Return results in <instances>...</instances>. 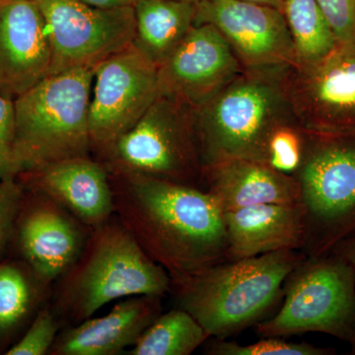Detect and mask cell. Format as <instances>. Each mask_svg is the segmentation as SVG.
Returning <instances> with one entry per match:
<instances>
[{
  "instance_id": "obj_1",
  "label": "cell",
  "mask_w": 355,
  "mask_h": 355,
  "mask_svg": "<svg viewBox=\"0 0 355 355\" xmlns=\"http://www.w3.org/2000/svg\"><path fill=\"white\" fill-rule=\"evenodd\" d=\"M109 177L114 216L172 280L228 261L224 212L207 191L130 173Z\"/></svg>"
},
{
  "instance_id": "obj_2",
  "label": "cell",
  "mask_w": 355,
  "mask_h": 355,
  "mask_svg": "<svg viewBox=\"0 0 355 355\" xmlns=\"http://www.w3.org/2000/svg\"><path fill=\"white\" fill-rule=\"evenodd\" d=\"M292 64L243 69L195 108L203 169L228 159L266 163L273 130L297 123L289 94Z\"/></svg>"
},
{
  "instance_id": "obj_3",
  "label": "cell",
  "mask_w": 355,
  "mask_h": 355,
  "mask_svg": "<svg viewBox=\"0 0 355 355\" xmlns=\"http://www.w3.org/2000/svg\"><path fill=\"white\" fill-rule=\"evenodd\" d=\"M172 279L114 216L93 229L80 256L53 284L51 310L62 328L94 316L112 301L137 295L164 297Z\"/></svg>"
},
{
  "instance_id": "obj_4",
  "label": "cell",
  "mask_w": 355,
  "mask_h": 355,
  "mask_svg": "<svg viewBox=\"0 0 355 355\" xmlns=\"http://www.w3.org/2000/svg\"><path fill=\"white\" fill-rule=\"evenodd\" d=\"M297 250L225 261L172 280L178 308L190 313L210 338H227L263 321L284 296L289 273L305 258Z\"/></svg>"
},
{
  "instance_id": "obj_5",
  "label": "cell",
  "mask_w": 355,
  "mask_h": 355,
  "mask_svg": "<svg viewBox=\"0 0 355 355\" xmlns=\"http://www.w3.org/2000/svg\"><path fill=\"white\" fill-rule=\"evenodd\" d=\"M94 71L51 74L14 99L15 177L91 151L89 107Z\"/></svg>"
},
{
  "instance_id": "obj_6",
  "label": "cell",
  "mask_w": 355,
  "mask_h": 355,
  "mask_svg": "<svg viewBox=\"0 0 355 355\" xmlns=\"http://www.w3.org/2000/svg\"><path fill=\"white\" fill-rule=\"evenodd\" d=\"M284 296L275 316L257 324L259 335L326 334L349 343L355 354V272L342 257H305L287 277Z\"/></svg>"
},
{
  "instance_id": "obj_7",
  "label": "cell",
  "mask_w": 355,
  "mask_h": 355,
  "mask_svg": "<svg viewBox=\"0 0 355 355\" xmlns=\"http://www.w3.org/2000/svg\"><path fill=\"white\" fill-rule=\"evenodd\" d=\"M304 211L306 257L330 253L355 231V135L307 132L304 158L293 175Z\"/></svg>"
},
{
  "instance_id": "obj_8",
  "label": "cell",
  "mask_w": 355,
  "mask_h": 355,
  "mask_svg": "<svg viewBox=\"0 0 355 355\" xmlns=\"http://www.w3.org/2000/svg\"><path fill=\"white\" fill-rule=\"evenodd\" d=\"M103 164L109 173H130L202 188L203 165L195 108L159 96L121 135Z\"/></svg>"
},
{
  "instance_id": "obj_9",
  "label": "cell",
  "mask_w": 355,
  "mask_h": 355,
  "mask_svg": "<svg viewBox=\"0 0 355 355\" xmlns=\"http://www.w3.org/2000/svg\"><path fill=\"white\" fill-rule=\"evenodd\" d=\"M50 40V74L91 69L125 50L135 37L133 7L100 8L83 0H35Z\"/></svg>"
},
{
  "instance_id": "obj_10",
  "label": "cell",
  "mask_w": 355,
  "mask_h": 355,
  "mask_svg": "<svg viewBox=\"0 0 355 355\" xmlns=\"http://www.w3.org/2000/svg\"><path fill=\"white\" fill-rule=\"evenodd\" d=\"M89 107L91 150L102 158L159 97L158 67L135 44L96 65Z\"/></svg>"
},
{
  "instance_id": "obj_11",
  "label": "cell",
  "mask_w": 355,
  "mask_h": 355,
  "mask_svg": "<svg viewBox=\"0 0 355 355\" xmlns=\"http://www.w3.org/2000/svg\"><path fill=\"white\" fill-rule=\"evenodd\" d=\"M289 94L306 132L355 135V42L338 43L316 62L293 65Z\"/></svg>"
},
{
  "instance_id": "obj_12",
  "label": "cell",
  "mask_w": 355,
  "mask_h": 355,
  "mask_svg": "<svg viewBox=\"0 0 355 355\" xmlns=\"http://www.w3.org/2000/svg\"><path fill=\"white\" fill-rule=\"evenodd\" d=\"M92 230L51 198L25 191L8 254L53 286L80 256Z\"/></svg>"
},
{
  "instance_id": "obj_13",
  "label": "cell",
  "mask_w": 355,
  "mask_h": 355,
  "mask_svg": "<svg viewBox=\"0 0 355 355\" xmlns=\"http://www.w3.org/2000/svg\"><path fill=\"white\" fill-rule=\"evenodd\" d=\"M210 24L226 40L244 69L297 64L284 13L243 0H200L195 25Z\"/></svg>"
},
{
  "instance_id": "obj_14",
  "label": "cell",
  "mask_w": 355,
  "mask_h": 355,
  "mask_svg": "<svg viewBox=\"0 0 355 355\" xmlns=\"http://www.w3.org/2000/svg\"><path fill=\"white\" fill-rule=\"evenodd\" d=\"M244 67L226 40L210 24L193 25L158 67L159 96L198 107Z\"/></svg>"
},
{
  "instance_id": "obj_15",
  "label": "cell",
  "mask_w": 355,
  "mask_h": 355,
  "mask_svg": "<svg viewBox=\"0 0 355 355\" xmlns=\"http://www.w3.org/2000/svg\"><path fill=\"white\" fill-rule=\"evenodd\" d=\"M46 21L35 0H0V93L15 99L50 74Z\"/></svg>"
},
{
  "instance_id": "obj_16",
  "label": "cell",
  "mask_w": 355,
  "mask_h": 355,
  "mask_svg": "<svg viewBox=\"0 0 355 355\" xmlns=\"http://www.w3.org/2000/svg\"><path fill=\"white\" fill-rule=\"evenodd\" d=\"M15 178L25 191L51 198L91 229L114 216L109 171L90 156L65 159Z\"/></svg>"
},
{
  "instance_id": "obj_17",
  "label": "cell",
  "mask_w": 355,
  "mask_h": 355,
  "mask_svg": "<svg viewBox=\"0 0 355 355\" xmlns=\"http://www.w3.org/2000/svg\"><path fill=\"white\" fill-rule=\"evenodd\" d=\"M158 296L137 295L108 314L60 330L49 355H116L132 347L162 313Z\"/></svg>"
},
{
  "instance_id": "obj_18",
  "label": "cell",
  "mask_w": 355,
  "mask_h": 355,
  "mask_svg": "<svg viewBox=\"0 0 355 355\" xmlns=\"http://www.w3.org/2000/svg\"><path fill=\"white\" fill-rule=\"evenodd\" d=\"M228 261L279 251H301L305 240L300 202L265 203L224 212Z\"/></svg>"
},
{
  "instance_id": "obj_19",
  "label": "cell",
  "mask_w": 355,
  "mask_h": 355,
  "mask_svg": "<svg viewBox=\"0 0 355 355\" xmlns=\"http://www.w3.org/2000/svg\"><path fill=\"white\" fill-rule=\"evenodd\" d=\"M200 189L223 212L265 203L300 202L295 177L247 159H228L205 168Z\"/></svg>"
},
{
  "instance_id": "obj_20",
  "label": "cell",
  "mask_w": 355,
  "mask_h": 355,
  "mask_svg": "<svg viewBox=\"0 0 355 355\" xmlns=\"http://www.w3.org/2000/svg\"><path fill=\"white\" fill-rule=\"evenodd\" d=\"M53 284L16 257L0 259V354L17 342L50 301Z\"/></svg>"
},
{
  "instance_id": "obj_21",
  "label": "cell",
  "mask_w": 355,
  "mask_h": 355,
  "mask_svg": "<svg viewBox=\"0 0 355 355\" xmlns=\"http://www.w3.org/2000/svg\"><path fill=\"white\" fill-rule=\"evenodd\" d=\"M133 8L135 37L132 44L158 67L195 25L196 3L182 0H139Z\"/></svg>"
},
{
  "instance_id": "obj_22",
  "label": "cell",
  "mask_w": 355,
  "mask_h": 355,
  "mask_svg": "<svg viewBox=\"0 0 355 355\" xmlns=\"http://www.w3.org/2000/svg\"><path fill=\"white\" fill-rule=\"evenodd\" d=\"M209 338V334L190 313L177 308L161 313L128 354L191 355Z\"/></svg>"
},
{
  "instance_id": "obj_23",
  "label": "cell",
  "mask_w": 355,
  "mask_h": 355,
  "mask_svg": "<svg viewBox=\"0 0 355 355\" xmlns=\"http://www.w3.org/2000/svg\"><path fill=\"white\" fill-rule=\"evenodd\" d=\"M287 26L295 48L297 64L321 60L338 42L316 0H284Z\"/></svg>"
},
{
  "instance_id": "obj_24",
  "label": "cell",
  "mask_w": 355,
  "mask_h": 355,
  "mask_svg": "<svg viewBox=\"0 0 355 355\" xmlns=\"http://www.w3.org/2000/svg\"><path fill=\"white\" fill-rule=\"evenodd\" d=\"M307 144V132L298 123H284L273 130L266 148L268 166L293 176L298 171Z\"/></svg>"
},
{
  "instance_id": "obj_25",
  "label": "cell",
  "mask_w": 355,
  "mask_h": 355,
  "mask_svg": "<svg viewBox=\"0 0 355 355\" xmlns=\"http://www.w3.org/2000/svg\"><path fill=\"white\" fill-rule=\"evenodd\" d=\"M210 355H331L335 349L315 347L307 343L286 342L282 338H263L250 345H242L228 342L226 338H216L205 349Z\"/></svg>"
},
{
  "instance_id": "obj_26",
  "label": "cell",
  "mask_w": 355,
  "mask_h": 355,
  "mask_svg": "<svg viewBox=\"0 0 355 355\" xmlns=\"http://www.w3.org/2000/svg\"><path fill=\"white\" fill-rule=\"evenodd\" d=\"M62 329L49 301L6 355H49Z\"/></svg>"
},
{
  "instance_id": "obj_27",
  "label": "cell",
  "mask_w": 355,
  "mask_h": 355,
  "mask_svg": "<svg viewBox=\"0 0 355 355\" xmlns=\"http://www.w3.org/2000/svg\"><path fill=\"white\" fill-rule=\"evenodd\" d=\"M25 191L16 178L0 180V259L9 253Z\"/></svg>"
},
{
  "instance_id": "obj_28",
  "label": "cell",
  "mask_w": 355,
  "mask_h": 355,
  "mask_svg": "<svg viewBox=\"0 0 355 355\" xmlns=\"http://www.w3.org/2000/svg\"><path fill=\"white\" fill-rule=\"evenodd\" d=\"M338 43L355 42V0H316Z\"/></svg>"
},
{
  "instance_id": "obj_29",
  "label": "cell",
  "mask_w": 355,
  "mask_h": 355,
  "mask_svg": "<svg viewBox=\"0 0 355 355\" xmlns=\"http://www.w3.org/2000/svg\"><path fill=\"white\" fill-rule=\"evenodd\" d=\"M14 135V99L0 93V180L15 178L13 165Z\"/></svg>"
},
{
  "instance_id": "obj_30",
  "label": "cell",
  "mask_w": 355,
  "mask_h": 355,
  "mask_svg": "<svg viewBox=\"0 0 355 355\" xmlns=\"http://www.w3.org/2000/svg\"><path fill=\"white\" fill-rule=\"evenodd\" d=\"M331 253L342 257L354 268L355 272V231L331 249Z\"/></svg>"
},
{
  "instance_id": "obj_31",
  "label": "cell",
  "mask_w": 355,
  "mask_h": 355,
  "mask_svg": "<svg viewBox=\"0 0 355 355\" xmlns=\"http://www.w3.org/2000/svg\"><path fill=\"white\" fill-rule=\"evenodd\" d=\"M83 1L100 8H120V7H133L139 0H83Z\"/></svg>"
},
{
  "instance_id": "obj_32",
  "label": "cell",
  "mask_w": 355,
  "mask_h": 355,
  "mask_svg": "<svg viewBox=\"0 0 355 355\" xmlns=\"http://www.w3.org/2000/svg\"><path fill=\"white\" fill-rule=\"evenodd\" d=\"M243 1L252 2V3L273 7V8L279 9L282 12V9H284V0H243Z\"/></svg>"
},
{
  "instance_id": "obj_33",
  "label": "cell",
  "mask_w": 355,
  "mask_h": 355,
  "mask_svg": "<svg viewBox=\"0 0 355 355\" xmlns=\"http://www.w3.org/2000/svg\"><path fill=\"white\" fill-rule=\"evenodd\" d=\"M182 1L191 2V3H197L200 0H182Z\"/></svg>"
}]
</instances>
